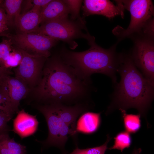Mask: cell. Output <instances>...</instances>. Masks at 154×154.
Returning <instances> with one entry per match:
<instances>
[{
    "mask_svg": "<svg viewBox=\"0 0 154 154\" xmlns=\"http://www.w3.org/2000/svg\"><path fill=\"white\" fill-rule=\"evenodd\" d=\"M96 90L91 78L82 77L58 54L47 59L38 82L29 93L38 104L72 106L93 102L91 93Z\"/></svg>",
    "mask_w": 154,
    "mask_h": 154,
    "instance_id": "cell-1",
    "label": "cell"
},
{
    "mask_svg": "<svg viewBox=\"0 0 154 154\" xmlns=\"http://www.w3.org/2000/svg\"><path fill=\"white\" fill-rule=\"evenodd\" d=\"M117 72L120 76L115 84L111 102L106 114L116 110L136 109L141 116L146 118L153 100L154 85L144 76L135 64L130 54H119Z\"/></svg>",
    "mask_w": 154,
    "mask_h": 154,
    "instance_id": "cell-2",
    "label": "cell"
},
{
    "mask_svg": "<svg viewBox=\"0 0 154 154\" xmlns=\"http://www.w3.org/2000/svg\"><path fill=\"white\" fill-rule=\"evenodd\" d=\"M88 42L90 47L86 51L76 52L63 49L59 54L65 63L83 77L90 78L92 74L101 73L109 77L115 84L119 63L116 45L107 49L96 44L95 38Z\"/></svg>",
    "mask_w": 154,
    "mask_h": 154,
    "instance_id": "cell-3",
    "label": "cell"
},
{
    "mask_svg": "<svg viewBox=\"0 0 154 154\" xmlns=\"http://www.w3.org/2000/svg\"><path fill=\"white\" fill-rule=\"evenodd\" d=\"M35 106L44 117L48 128L47 139L40 142L42 149L54 147L59 149L63 154H66L65 147L69 137H71L77 145V137L62 120L54 105L37 104Z\"/></svg>",
    "mask_w": 154,
    "mask_h": 154,
    "instance_id": "cell-4",
    "label": "cell"
},
{
    "mask_svg": "<svg viewBox=\"0 0 154 154\" xmlns=\"http://www.w3.org/2000/svg\"><path fill=\"white\" fill-rule=\"evenodd\" d=\"M83 29L88 31L85 23L67 18L44 23L32 33L42 34L57 41H62L74 49L77 46L75 39L83 38L88 41L93 37L88 32L84 33Z\"/></svg>",
    "mask_w": 154,
    "mask_h": 154,
    "instance_id": "cell-5",
    "label": "cell"
},
{
    "mask_svg": "<svg viewBox=\"0 0 154 154\" xmlns=\"http://www.w3.org/2000/svg\"><path fill=\"white\" fill-rule=\"evenodd\" d=\"M124 9L129 11L131 15L130 23L126 29L120 27L114 30L119 40L139 34L154 15L152 2L149 0H118Z\"/></svg>",
    "mask_w": 154,
    "mask_h": 154,
    "instance_id": "cell-6",
    "label": "cell"
},
{
    "mask_svg": "<svg viewBox=\"0 0 154 154\" xmlns=\"http://www.w3.org/2000/svg\"><path fill=\"white\" fill-rule=\"evenodd\" d=\"M130 38L134 43L131 58L145 78L154 85V37L137 35Z\"/></svg>",
    "mask_w": 154,
    "mask_h": 154,
    "instance_id": "cell-7",
    "label": "cell"
},
{
    "mask_svg": "<svg viewBox=\"0 0 154 154\" xmlns=\"http://www.w3.org/2000/svg\"><path fill=\"white\" fill-rule=\"evenodd\" d=\"M7 37L11 40L13 44L32 55L48 58L50 49L58 41L42 34L33 33H19L8 34Z\"/></svg>",
    "mask_w": 154,
    "mask_h": 154,
    "instance_id": "cell-8",
    "label": "cell"
},
{
    "mask_svg": "<svg viewBox=\"0 0 154 154\" xmlns=\"http://www.w3.org/2000/svg\"><path fill=\"white\" fill-rule=\"evenodd\" d=\"M18 48L23 58L20 64L15 69V77L24 82L30 90L38 82L44 64L48 58L31 55Z\"/></svg>",
    "mask_w": 154,
    "mask_h": 154,
    "instance_id": "cell-9",
    "label": "cell"
},
{
    "mask_svg": "<svg viewBox=\"0 0 154 154\" xmlns=\"http://www.w3.org/2000/svg\"><path fill=\"white\" fill-rule=\"evenodd\" d=\"M82 8L84 16L98 15L104 16L109 19L120 15L123 17V9L117 0L116 5L108 0H85Z\"/></svg>",
    "mask_w": 154,
    "mask_h": 154,
    "instance_id": "cell-10",
    "label": "cell"
},
{
    "mask_svg": "<svg viewBox=\"0 0 154 154\" xmlns=\"http://www.w3.org/2000/svg\"><path fill=\"white\" fill-rule=\"evenodd\" d=\"M38 123L36 116L30 114L23 109L18 112L13 120V131L22 139L34 134L37 130Z\"/></svg>",
    "mask_w": 154,
    "mask_h": 154,
    "instance_id": "cell-11",
    "label": "cell"
},
{
    "mask_svg": "<svg viewBox=\"0 0 154 154\" xmlns=\"http://www.w3.org/2000/svg\"><path fill=\"white\" fill-rule=\"evenodd\" d=\"M5 80L12 107L17 113L19 111L20 101L28 95L30 89L23 81L15 77L11 76L10 75L6 77Z\"/></svg>",
    "mask_w": 154,
    "mask_h": 154,
    "instance_id": "cell-12",
    "label": "cell"
},
{
    "mask_svg": "<svg viewBox=\"0 0 154 154\" xmlns=\"http://www.w3.org/2000/svg\"><path fill=\"white\" fill-rule=\"evenodd\" d=\"M41 8L34 5L29 11L20 14L15 18V25L21 33H32L40 24Z\"/></svg>",
    "mask_w": 154,
    "mask_h": 154,
    "instance_id": "cell-13",
    "label": "cell"
},
{
    "mask_svg": "<svg viewBox=\"0 0 154 154\" xmlns=\"http://www.w3.org/2000/svg\"><path fill=\"white\" fill-rule=\"evenodd\" d=\"M69 11L63 0H52L41 8L40 24L53 21L68 18Z\"/></svg>",
    "mask_w": 154,
    "mask_h": 154,
    "instance_id": "cell-14",
    "label": "cell"
},
{
    "mask_svg": "<svg viewBox=\"0 0 154 154\" xmlns=\"http://www.w3.org/2000/svg\"><path fill=\"white\" fill-rule=\"evenodd\" d=\"M101 114L88 111L82 114L77 121V132L90 134L96 131L100 124Z\"/></svg>",
    "mask_w": 154,
    "mask_h": 154,
    "instance_id": "cell-15",
    "label": "cell"
},
{
    "mask_svg": "<svg viewBox=\"0 0 154 154\" xmlns=\"http://www.w3.org/2000/svg\"><path fill=\"white\" fill-rule=\"evenodd\" d=\"M26 147L11 138L8 133L0 135V154H26Z\"/></svg>",
    "mask_w": 154,
    "mask_h": 154,
    "instance_id": "cell-16",
    "label": "cell"
},
{
    "mask_svg": "<svg viewBox=\"0 0 154 154\" xmlns=\"http://www.w3.org/2000/svg\"><path fill=\"white\" fill-rule=\"evenodd\" d=\"M6 77L0 82V112L13 117L16 112L13 108L9 96L5 80Z\"/></svg>",
    "mask_w": 154,
    "mask_h": 154,
    "instance_id": "cell-17",
    "label": "cell"
},
{
    "mask_svg": "<svg viewBox=\"0 0 154 154\" xmlns=\"http://www.w3.org/2000/svg\"><path fill=\"white\" fill-rule=\"evenodd\" d=\"M23 0H5L4 1L5 9L9 25H14L16 17L20 14L21 7Z\"/></svg>",
    "mask_w": 154,
    "mask_h": 154,
    "instance_id": "cell-18",
    "label": "cell"
},
{
    "mask_svg": "<svg viewBox=\"0 0 154 154\" xmlns=\"http://www.w3.org/2000/svg\"><path fill=\"white\" fill-rule=\"evenodd\" d=\"M122 114L125 131L130 133H135L139 129L141 126V116L137 115L127 114L124 110H120Z\"/></svg>",
    "mask_w": 154,
    "mask_h": 154,
    "instance_id": "cell-19",
    "label": "cell"
},
{
    "mask_svg": "<svg viewBox=\"0 0 154 154\" xmlns=\"http://www.w3.org/2000/svg\"><path fill=\"white\" fill-rule=\"evenodd\" d=\"M114 143L113 146L108 148L110 150L116 149L121 152L125 148L129 147L131 140L130 133L125 131L119 133L114 137Z\"/></svg>",
    "mask_w": 154,
    "mask_h": 154,
    "instance_id": "cell-20",
    "label": "cell"
},
{
    "mask_svg": "<svg viewBox=\"0 0 154 154\" xmlns=\"http://www.w3.org/2000/svg\"><path fill=\"white\" fill-rule=\"evenodd\" d=\"M22 58V54L19 49L13 44L12 50L5 61L2 68L9 71V69L17 67L21 63Z\"/></svg>",
    "mask_w": 154,
    "mask_h": 154,
    "instance_id": "cell-21",
    "label": "cell"
},
{
    "mask_svg": "<svg viewBox=\"0 0 154 154\" xmlns=\"http://www.w3.org/2000/svg\"><path fill=\"white\" fill-rule=\"evenodd\" d=\"M111 138L109 135L108 134L106 142L104 144L93 147L81 149L78 147L77 145H76L75 149L69 154H105L106 151L108 149V144Z\"/></svg>",
    "mask_w": 154,
    "mask_h": 154,
    "instance_id": "cell-22",
    "label": "cell"
},
{
    "mask_svg": "<svg viewBox=\"0 0 154 154\" xmlns=\"http://www.w3.org/2000/svg\"><path fill=\"white\" fill-rule=\"evenodd\" d=\"M67 6L71 15V19L72 21H78L85 23V21L80 16V11L82 1L75 0H63Z\"/></svg>",
    "mask_w": 154,
    "mask_h": 154,
    "instance_id": "cell-23",
    "label": "cell"
},
{
    "mask_svg": "<svg viewBox=\"0 0 154 154\" xmlns=\"http://www.w3.org/2000/svg\"><path fill=\"white\" fill-rule=\"evenodd\" d=\"M13 43L10 38H3L0 42V67L4 64L12 50Z\"/></svg>",
    "mask_w": 154,
    "mask_h": 154,
    "instance_id": "cell-24",
    "label": "cell"
},
{
    "mask_svg": "<svg viewBox=\"0 0 154 154\" xmlns=\"http://www.w3.org/2000/svg\"><path fill=\"white\" fill-rule=\"evenodd\" d=\"M13 117L2 112H0V135L8 133L9 128L8 122Z\"/></svg>",
    "mask_w": 154,
    "mask_h": 154,
    "instance_id": "cell-25",
    "label": "cell"
},
{
    "mask_svg": "<svg viewBox=\"0 0 154 154\" xmlns=\"http://www.w3.org/2000/svg\"><path fill=\"white\" fill-rule=\"evenodd\" d=\"M52 0H32L34 5L43 8L46 6Z\"/></svg>",
    "mask_w": 154,
    "mask_h": 154,
    "instance_id": "cell-26",
    "label": "cell"
},
{
    "mask_svg": "<svg viewBox=\"0 0 154 154\" xmlns=\"http://www.w3.org/2000/svg\"><path fill=\"white\" fill-rule=\"evenodd\" d=\"M0 22L9 25L6 14L5 9L0 7Z\"/></svg>",
    "mask_w": 154,
    "mask_h": 154,
    "instance_id": "cell-27",
    "label": "cell"
},
{
    "mask_svg": "<svg viewBox=\"0 0 154 154\" xmlns=\"http://www.w3.org/2000/svg\"><path fill=\"white\" fill-rule=\"evenodd\" d=\"M9 71L6 70L0 67V82L7 75H10Z\"/></svg>",
    "mask_w": 154,
    "mask_h": 154,
    "instance_id": "cell-28",
    "label": "cell"
},
{
    "mask_svg": "<svg viewBox=\"0 0 154 154\" xmlns=\"http://www.w3.org/2000/svg\"><path fill=\"white\" fill-rule=\"evenodd\" d=\"M8 26L0 22V35L9 29Z\"/></svg>",
    "mask_w": 154,
    "mask_h": 154,
    "instance_id": "cell-29",
    "label": "cell"
},
{
    "mask_svg": "<svg viewBox=\"0 0 154 154\" xmlns=\"http://www.w3.org/2000/svg\"><path fill=\"white\" fill-rule=\"evenodd\" d=\"M141 151L142 150L141 148H135L131 154H141Z\"/></svg>",
    "mask_w": 154,
    "mask_h": 154,
    "instance_id": "cell-30",
    "label": "cell"
}]
</instances>
